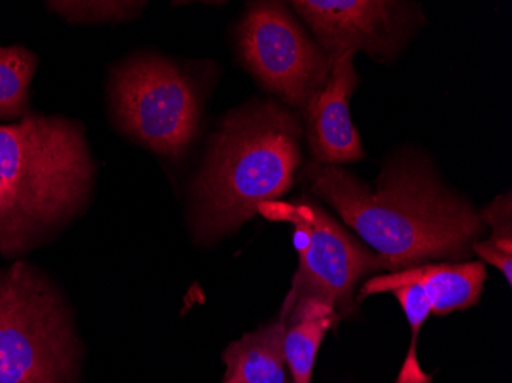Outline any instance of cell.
Wrapping results in <instances>:
<instances>
[{"label": "cell", "instance_id": "obj_14", "mask_svg": "<svg viewBox=\"0 0 512 383\" xmlns=\"http://www.w3.org/2000/svg\"><path fill=\"white\" fill-rule=\"evenodd\" d=\"M511 212V192L486 207L480 217L483 224H490L493 235L485 243H474L473 246L483 261L490 262L505 275L509 285L512 282Z\"/></svg>", "mask_w": 512, "mask_h": 383}, {"label": "cell", "instance_id": "obj_1", "mask_svg": "<svg viewBox=\"0 0 512 383\" xmlns=\"http://www.w3.org/2000/svg\"><path fill=\"white\" fill-rule=\"evenodd\" d=\"M302 177L393 272L430 259L465 258L485 230L482 217L440 183L421 158L394 161L376 184L315 161Z\"/></svg>", "mask_w": 512, "mask_h": 383}, {"label": "cell", "instance_id": "obj_10", "mask_svg": "<svg viewBox=\"0 0 512 383\" xmlns=\"http://www.w3.org/2000/svg\"><path fill=\"white\" fill-rule=\"evenodd\" d=\"M485 279V266L479 261L421 264L371 278L362 287L361 298L391 292L401 285L417 284L430 301L431 315L445 316L477 304Z\"/></svg>", "mask_w": 512, "mask_h": 383}, {"label": "cell", "instance_id": "obj_3", "mask_svg": "<svg viewBox=\"0 0 512 383\" xmlns=\"http://www.w3.org/2000/svg\"><path fill=\"white\" fill-rule=\"evenodd\" d=\"M82 128L62 117L25 115L0 126V255L25 252L76 215L91 190Z\"/></svg>", "mask_w": 512, "mask_h": 383}, {"label": "cell", "instance_id": "obj_15", "mask_svg": "<svg viewBox=\"0 0 512 383\" xmlns=\"http://www.w3.org/2000/svg\"><path fill=\"white\" fill-rule=\"evenodd\" d=\"M390 293L398 298L399 304L410 322L411 331H413L410 351L405 357L404 367H402L396 383H431V377L422 371L421 365L417 362V336H419L422 325L431 315L430 301H428L424 290L417 284L401 285V287L391 290Z\"/></svg>", "mask_w": 512, "mask_h": 383}, {"label": "cell", "instance_id": "obj_5", "mask_svg": "<svg viewBox=\"0 0 512 383\" xmlns=\"http://www.w3.org/2000/svg\"><path fill=\"white\" fill-rule=\"evenodd\" d=\"M111 106L123 132L169 158L188 151L200 123L197 91L168 60L137 56L115 69Z\"/></svg>", "mask_w": 512, "mask_h": 383}, {"label": "cell", "instance_id": "obj_16", "mask_svg": "<svg viewBox=\"0 0 512 383\" xmlns=\"http://www.w3.org/2000/svg\"><path fill=\"white\" fill-rule=\"evenodd\" d=\"M143 2H50L48 8L69 22H119L134 19Z\"/></svg>", "mask_w": 512, "mask_h": 383}, {"label": "cell", "instance_id": "obj_12", "mask_svg": "<svg viewBox=\"0 0 512 383\" xmlns=\"http://www.w3.org/2000/svg\"><path fill=\"white\" fill-rule=\"evenodd\" d=\"M281 315L286 318L284 356L293 383H312L319 347L341 316L330 305L312 299L284 304Z\"/></svg>", "mask_w": 512, "mask_h": 383}, {"label": "cell", "instance_id": "obj_13", "mask_svg": "<svg viewBox=\"0 0 512 383\" xmlns=\"http://www.w3.org/2000/svg\"><path fill=\"white\" fill-rule=\"evenodd\" d=\"M37 59L23 46H0V118H19L28 109Z\"/></svg>", "mask_w": 512, "mask_h": 383}, {"label": "cell", "instance_id": "obj_11", "mask_svg": "<svg viewBox=\"0 0 512 383\" xmlns=\"http://www.w3.org/2000/svg\"><path fill=\"white\" fill-rule=\"evenodd\" d=\"M286 318L246 334L224 351L223 383H289L284 356Z\"/></svg>", "mask_w": 512, "mask_h": 383}, {"label": "cell", "instance_id": "obj_9", "mask_svg": "<svg viewBox=\"0 0 512 383\" xmlns=\"http://www.w3.org/2000/svg\"><path fill=\"white\" fill-rule=\"evenodd\" d=\"M353 54L333 60L327 82L306 105L307 138L315 163H353L364 158L361 138L350 118V99L358 83Z\"/></svg>", "mask_w": 512, "mask_h": 383}, {"label": "cell", "instance_id": "obj_6", "mask_svg": "<svg viewBox=\"0 0 512 383\" xmlns=\"http://www.w3.org/2000/svg\"><path fill=\"white\" fill-rule=\"evenodd\" d=\"M270 220L287 221L296 229L299 269L286 304L312 299L345 316L355 308L353 292L365 273L384 269L381 258L368 252L321 207L309 200L269 203L258 209Z\"/></svg>", "mask_w": 512, "mask_h": 383}, {"label": "cell", "instance_id": "obj_8", "mask_svg": "<svg viewBox=\"0 0 512 383\" xmlns=\"http://www.w3.org/2000/svg\"><path fill=\"white\" fill-rule=\"evenodd\" d=\"M293 8L330 60L362 51L379 60L398 53L413 27L405 4L385 0H304Z\"/></svg>", "mask_w": 512, "mask_h": 383}, {"label": "cell", "instance_id": "obj_2", "mask_svg": "<svg viewBox=\"0 0 512 383\" xmlns=\"http://www.w3.org/2000/svg\"><path fill=\"white\" fill-rule=\"evenodd\" d=\"M299 118L275 102L230 112L211 138L192 183V227L198 241L234 232L263 204L293 186L301 163Z\"/></svg>", "mask_w": 512, "mask_h": 383}, {"label": "cell", "instance_id": "obj_7", "mask_svg": "<svg viewBox=\"0 0 512 383\" xmlns=\"http://www.w3.org/2000/svg\"><path fill=\"white\" fill-rule=\"evenodd\" d=\"M237 36L241 59L250 73L293 108L304 111L329 79L332 60L283 4L250 5Z\"/></svg>", "mask_w": 512, "mask_h": 383}, {"label": "cell", "instance_id": "obj_4", "mask_svg": "<svg viewBox=\"0 0 512 383\" xmlns=\"http://www.w3.org/2000/svg\"><path fill=\"white\" fill-rule=\"evenodd\" d=\"M77 342L62 299L17 262L0 272V383H71Z\"/></svg>", "mask_w": 512, "mask_h": 383}]
</instances>
